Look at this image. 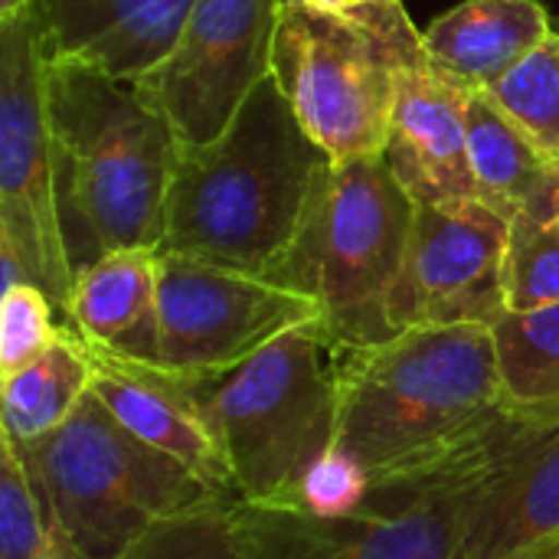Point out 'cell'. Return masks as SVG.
Wrapping results in <instances>:
<instances>
[{"instance_id":"6da1fadb","label":"cell","mask_w":559,"mask_h":559,"mask_svg":"<svg viewBox=\"0 0 559 559\" xmlns=\"http://www.w3.org/2000/svg\"><path fill=\"white\" fill-rule=\"evenodd\" d=\"M328 167L265 75L216 141L177 151L157 252L272 278Z\"/></svg>"},{"instance_id":"7a4b0ae2","label":"cell","mask_w":559,"mask_h":559,"mask_svg":"<svg viewBox=\"0 0 559 559\" xmlns=\"http://www.w3.org/2000/svg\"><path fill=\"white\" fill-rule=\"evenodd\" d=\"M46 108L72 272L118 249H160L180 151L170 124L131 82L69 56H49Z\"/></svg>"},{"instance_id":"3957f363","label":"cell","mask_w":559,"mask_h":559,"mask_svg":"<svg viewBox=\"0 0 559 559\" xmlns=\"http://www.w3.org/2000/svg\"><path fill=\"white\" fill-rule=\"evenodd\" d=\"M504 409L488 324L406 328L383 344L344 347L337 442L373 481L439 462Z\"/></svg>"},{"instance_id":"277c9868","label":"cell","mask_w":559,"mask_h":559,"mask_svg":"<svg viewBox=\"0 0 559 559\" xmlns=\"http://www.w3.org/2000/svg\"><path fill=\"white\" fill-rule=\"evenodd\" d=\"M524 419L495 426L439 462L373 481L370 498L344 518L301 504H236L246 559H465L472 504L521 432Z\"/></svg>"},{"instance_id":"5b68a950","label":"cell","mask_w":559,"mask_h":559,"mask_svg":"<svg viewBox=\"0 0 559 559\" xmlns=\"http://www.w3.org/2000/svg\"><path fill=\"white\" fill-rule=\"evenodd\" d=\"M20 455L66 559H118L154 521L226 501L128 432L92 390L56 432L20 445Z\"/></svg>"},{"instance_id":"8992f818","label":"cell","mask_w":559,"mask_h":559,"mask_svg":"<svg viewBox=\"0 0 559 559\" xmlns=\"http://www.w3.org/2000/svg\"><path fill=\"white\" fill-rule=\"evenodd\" d=\"M344 344L324 318L298 324L239 367L203 377L236 495L295 504L305 475L337 442Z\"/></svg>"},{"instance_id":"52a82bcc","label":"cell","mask_w":559,"mask_h":559,"mask_svg":"<svg viewBox=\"0 0 559 559\" xmlns=\"http://www.w3.org/2000/svg\"><path fill=\"white\" fill-rule=\"evenodd\" d=\"M416 206L386 157L331 160L272 282L308 295L344 347L390 341Z\"/></svg>"},{"instance_id":"ba28073f","label":"cell","mask_w":559,"mask_h":559,"mask_svg":"<svg viewBox=\"0 0 559 559\" xmlns=\"http://www.w3.org/2000/svg\"><path fill=\"white\" fill-rule=\"evenodd\" d=\"M419 39L403 0H370L347 16L282 0L272 75L331 160L383 157L400 69Z\"/></svg>"},{"instance_id":"9c48e42d","label":"cell","mask_w":559,"mask_h":559,"mask_svg":"<svg viewBox=\"0 0 559 559\" xmlns=\"http://www.w3.org/2000/svg\"><path fill=\"white\" fill-rule=\"evenodd\" d=\"M49 46L36 10L0 23V285H36L69 314L75 272L56 206L46 108Z\"/></svg>"},{"instance_id":"30bf717a","label":"cell","mask_w":559,"mask_h":559,"mask_svg":"<svg viewBox=\"0 0 559 559\" xmlns=\"http://www.w3.org/2000/svg\"><path fill=\"white\" fill-rule=\"evenodd\" d=\"M278 10L282 0H193L170 52L131 82L180 147L216 141L272 75Z\"/></svg>"},{"instance_id":"8fae6325","label":"cell","mask_w":559,"mask_h":559,"mask_svg":"<svg viewBox=\"0 0 559 559\" xmlns=\"http://www.w3.org/2000/svg\"><path fill=\"white\" fill-rule=\"evenodd\" d=\"M157 364L183 377H219L321 308L272 278L160 252Z\"/></svg>"},{"instance_id":"7c38bea8","label":"cell","mask_w":559,"mask_h":559,"mask_svg":"<svg viewBox=\"0 0 559 559\" xmlns=\"http://www.w3.org/2000/svg\"><path fill=\"white\" fill-rule=\"evenodd\" d=\"M511 219L468 203H419L390 298L393 331L495 324L508 314Z\"/></svg>"},{"instance_id":"4fadbf2b","label":"cell","mask_w":559,"mask_h":559,"mask_svg":"<svg viewBox=\"0 0 559 559\" xmlns=\"http://www.w3.org/2000/svg\"><path fill=\"white\" fill-rule=\"evenodd\" d=\"M468 92L472 85L439 66L423 39L406 52L383 157L416 203L478 200L465 138Z\"/></svg>"},{"instance_id":"5bb4252c","label":"cell","mask_w":559,"mask_h":559,"mask_svg":"<svg viewBox=\"0 0 559 559\" xmlns=\"http://www.w3.org/2000/svg\"><path fill=\"white\" fill-rule=\"evenodd\" d=\"M92 393L141 442L190 468L213 495L239 501L236 481L203 400V377L170 373L92 347Z\"/></svg>"},{"instance_id":"9a60e30c","label":"cell","mask_w":559,"mask_h":559,"mask_svg":"<svg viewBox=\"0 0 559 559\" xmlns=\"http://www.w3.org/2000/svg\"><path fill=\"white\" fill-rule=\"evenodd\" d=\"M554 547H559V419H524L472 504L465 559H537Z\"/></svg>"},{"instance_id":"2e32d148","label":"cell","mask_w":559,"mask_h":559,"mask_svg":"<svg viewBox=\"0 0 559 559\" xmlns=\"http://www.w3.org/2000/svg\"><path fill=\"white\" fill-rule=\"evenodd\" d=\"M190 7L193 0H39L36 13L49 56L85 59L138 82L170 52Z\"/></svg>"},{"instance_id":"e0dca14e","label":"cell","mask_w":559,"mask_h":559,"mask_svg":"<svg viewBox=\"0 0 559 559\" xmlns=\"http://www.w3.org/2000/svg\"><path fill=\"white\" fill-rule=\"evenodd\" d=\"M160 252L118 249L75 275L66 328L85 344L138 360L157 364L160 341Z\"/></svg>"},{"instance_id":"ac0fdd59","label":"cell","mask_w":559,"mask_h":559,"mask_svg":"<svg viewBox=\"0 0 559 559\" xmlns=\"http://www.w3.org/2000/svg\"><path fill=\"white\" fill-rule=\"evenodd\" d=\"M554 29L544 0H462L423 29L429 56L472 88H491Z\"/></svg>"},{"instance_id":"d6986e66","label":"cell","mask_w":559,"mask_h":559,"mask_svg":"<svg viewBox=\"0 0 559 559\" xmlns=\"http://www.w3.org/2000/svg\"><path fill=\"white\" fill-rule=\"evenodd\" d=\"M465 138L478 200L485 206L511 223L518 216L554 219L559 164L527 138L488 88H472L465 98Z\"/></svg>"},{"instance_id":"ffe728a7","label":"cell","mask_w":559,"mask_h":559,"mask_svg":"<svg viewBox=\"0 0 559 559\" xmlns=\"http://www.w3.org/2000/svg\"><path fill=\"white\" fill-rule=\"evenodd\" d=\"M92 350L72 331L59 328L56 341L26 367L0 377V432L29 445L56 432L92 390Z\"/></svg>"},{"instance_id":"44dd1931","label":"cell","mask_w":559,"mask_h":559,"mask_svg":"<svg viewBox=\"0 0 559 559\" xmlns=\"http://www.w3.org/2000/svg\"><path fill=\"white\" fill-rule=\"evenodd\" d=\"M504 409L527 423L559 419V301L508 311L491 324Z\"/></svg>"},{"instance_id":"7402d4cb","label":"cell","mask_w":559,"mask_h":559,"mask_svg":"<svg viewBox=\"0 0 559 559\" xmlns=\"http://www.w3.org/2000/svg\"><path fill=\"white\" fill-rule=\"evenodd\" d=\"M491 98L527 131V138L559 164V29L527 52L501 82H495Z\"/></svg>"},{"instance_id":"603a6c76","label":"cell","mask_w":559,"mask_h":559,"mask_svg":"<svg viewBox=\"0 0 559 559\" xmlns=\"http://www.w3.org/2000/svg\"><path fill=\"white\" fill-rule=\"evenodd\" d=\"M236 504L239 501H210L154 521L118 559H246Z\"/></svg>"},{"instance_id":"cb8c5ba5","label":"cell","mask_w":559,"mask_h":559,"mask_svg":"<svg viewBox=\"0 0 559 559\" xmlns=\"http://www.w3.org/2000/svg\"><path fill=\"white\" fill-rule=\"evenodd\" d=\"M0 559H66L20 445L0 432Z\"/></svg>"},{"instance_id":"d4e9b609","label":"cell","mask_w":559,"mask_h":559,"mask_svg":"<svg viewBox=\"0 0 559 559\" xmlns=\"http://www.w3.org/2000/svg\"><path fill=\"white\" fill-rule=\"evenodd\" d=\"M559 301L557 219L518 216L508 242V311H534Z\"/></svg>"},{"instance_id":"484cf974","label":"cell","mask_w":559,"mask_h":559,"mask_svg":"<svg viewBox=\"0 0 559 559\" xmlns=\"http://www.w3.org/2000/svg\"><path fill=\"white\" fill-rule=\"evenodd\" d=\"M49 295L29 282L3 292L0 301V377L36 360L59 334Z\"/></svg>"},{"instance_id":"4316f807","label":"cell","mask_w":559,"mask_h":559,"mask_svg":"<svg viewBox=\"0 0 559 559\" xmlns=\"http://www.w3.org/2000/svg\"><path fill=\"white\" fill-rule=\"evenodd\" d=\"M370 488L373 478L367 475V468L341 445H334L324 459L311 465L295 504L318 518H344L370 498Z\"/></svg>"},{"instance_id":"83f0119b","label":"cell","mask_w":559,"mask_h":559,"mask_svg":"<svg viewBox=\"0 0 559 559\" xmlns=\"http://www.w3.org/2000/svg\"><path fill=\"white\" fill-rule=\"evenodd\" d=\"M298 3H305V7H311V10H318V13L347 16V13L360 10L364 3H370V0H298Z\"/></svg>"},{"instance_id":"f1b7e54d","label":"cell","mask_w":559,"mask_h":559,"mask_svg":"<svg viewBox=\"0 0 559 559\" xmlns=\"http://www.w3.org/2000/svg\"><path fill=\"white\" fill-rule=\"evenodd\" d=\"M36 3H39V0H0V23H3V20L20 16V13L36 10Z\"/></svg>"},{"instance_id":"f546056e","label":"cell","mask_w":559,"mask_h":559,"mask_svg":"<svg viewBox=\"0 0 559 559\" xmlns=\"http://www.w3.org/2000/svg\"><path fill=\"white\" fill-rule=\"evenodd\" d=\"M554 219H557V226H559V183H557V200H554Z\"/></svg>"},{"instance_id":"4dcf8cb0","label":"cell","mask_w":559,"mask_h":559,"mask_svg":"<svg viewBox=\"0 0 559 559\" xmlns=\"http://www.w3.org/2000/svg\"><path fill=\"white\" fill-rule=\"evenodd\" d=\"M554 26H557V29H559V16H554Z\"/></svg>"}]
</instances>
